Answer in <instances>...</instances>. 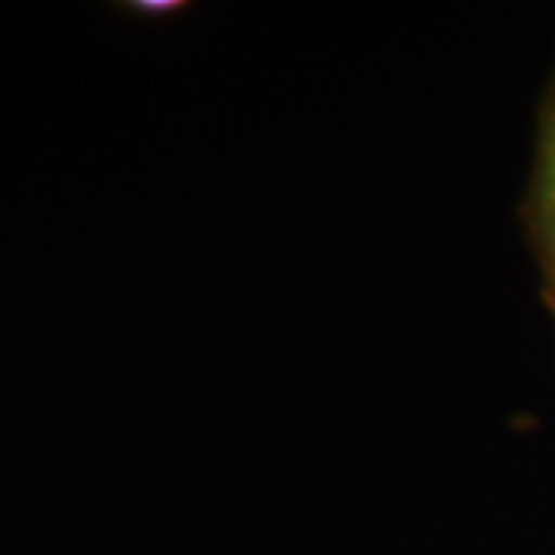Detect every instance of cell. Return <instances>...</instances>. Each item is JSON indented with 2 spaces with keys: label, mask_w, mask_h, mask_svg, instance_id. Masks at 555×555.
<instances>
[{
  "label": "cell",
  "mask_w": 555,
  "mask_h": 555,
  "mask_svg": "<svg viewBox=\"0 0 555 555\" xmlns=\"http://www.w3.org/2000/svg\"><path fill=\"white\" fill-rule=\"evenodd\" d=\"M528 232L534 244L537 262L543 272V297L555 318V75L546 87L537 130V158L531 177V195L525 207Z\"/></svg>",
  "instance_id": "obj_1"
},
{
  "label": "cell",
  "mask_w": 555,
  "mask_h": 555,
  "mask_svg": "<svg viewBox=\"0 0 555 555\" xmlns=\"http://www.w3.org/2000/svg\"><path fill=\"white\" fill-rule=\"evenodd\" d=\"M182 3L177 0H139V3H130V10L139 13V16H170L177 13Z\"/></svg>",
  "instance_id": "obj_2"
}]
</instances>
